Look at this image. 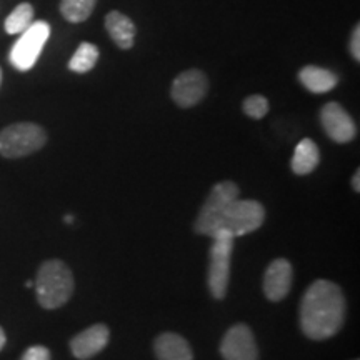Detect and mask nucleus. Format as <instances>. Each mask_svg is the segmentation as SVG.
Segmentation results:
<instances>
[{"label": "nucleus", "instance_id": "1", "mask_svg": "<svg viewBox=\"0 0 360 360\" xmlns=\"http://www.w3.org/2000/svg\"><path fill=\"white\" fill-rule=\"evenodd\" d=\"M238 193V186L231 180L215 184L193 224L195 233L210 238H236L257 231L265 220L262 204L240 200Z\"/></svg>", "mask_w": 360, "mask_h": 360}, {"label": "nucleus", "instance_id": "2", "mask_svg": "<svg viewBox=\"0 0 360 360\" xmlns=\"http://www.w3.org/2000/svg\"><path fill=\"white\" fill-rule=\"evenodd\" d=\"M345 299L340 287L330 281H315L300 304V327L312 340H327L344 326Z\"/></svg>", "mask_w": 360, "mask_h": 360}, {"label": "nucleus", "instance_id": "3", "mask_svg": "<svg viewBox=\"0 0 360 360\" xmlns=\"http://www.w3.org/2000/svg\"><path fill=\"white\" fill-rule=\"evenodd\" d=\"M34 287L39 304L44 309L53 310L70 300L74 294V276L62 260H45L40 265Z\"/></svg>", "mask_w": 360, "mask_h": 360}, {"label": "nucleus", "instance_id": "4", "mask_svg": "<svg viewBox=\"0 0 360 360\" xmlns=\"http://www.w3.org/2000/svg\"><path fill=\"white\" fill-rule=\"evenodd\" d=\"M47 143V132L34 122H17L0 130V155L6 159L35 154Z\"/></svg>", "mask_w": 360, "mask_h": 360}, {"label": "nucleus", "instance_id": "5", "mask_svg": "<svg viewBox=\"0 0 360 360\" xmlns=\"http://www.w3.org/2000/svg\"><path fill=\"white\" fill-rule=\"evenodd\" d=\"M49 37H51V25L47 22H32L29 29L20 34V39L11 49V56H8L11 64L20 72L32 69L37 64Z\"/></svg>", "mask_w": 360, "mask_h": 360}, {"label": "nucleus", "instance_id": "6", "mask_svg": "<svg viewBox=\"0 0 360 360\" xmlns=\"http://www.w3.org/2000/svg\"><path fill=\"white\" fill-rule=\"evenodd\" d=\"M210 247L209 272H207V285L214 299L222 300L227 294L229 278H231V259L233 252L232 237H214Z\"/></svg>", "mask_w": 360, "mask_h": 360}, {"label": "nucleus", "instance_id": "7", "mask_svg": "<svg viewBox=\"0 0 360 360\" xmlns=\"http://www.w3.org/2000/svg\"><path fill=\"white\" fill-rule=\"evenodd\" d=\"M209 90V80L202 70L191 69L177 75L170 89L174 102L182 109L197 105Z\"/></svg>", "mask_w": 360, "mask_h": 360}, {"label": "nucleus", "instance_id": "8", "mask_svg": "<svg viewBox=\"0 0 360 360\" xmlns=\"http://www.w3.org/2000/svg\"><path fill=\"white\" fill-rule=\"evenodd\" d=\"M220 354L224 360H259V349L250 327L237 323L224 335L220 344Z\"/></svg>", "mask_w": 360, "mask_h": 360}, {"label": "nucleus", "instance_id": "9", "mask_svg": "<svg viewBox=\"0 0 360 360\" xmlns=\"http://www.w3.org/2000/svg\"><path fill=\"white\" fill-rule=\"evenodd\" d=\"M321 122L328 137L339 143L350 142L357 132L352 117L337 102H328L322 107Z\"/></svg>", "mask_w": 360, "mask_h": 360}, {"label": "nucleus", "instance_id": "10", "mask_svg": "<svg viewBox=\"0 0 360 360\" xmlns=\"http://www.w3.org/2000/svg\"><path fill=\"white\" fill-rule=\"evenodd\" d=\"M110 330L103 323H96V326L85 328L70 340V350L75 359L87 360L96 357L101 354L105 345L109 344Z\"/></svg>", "mask_w": 360, "mask_h": 360}, {"label": "nucleus", "instance_id": "11", "mask_svg": "<svg viewBox=\"0 0 360 360\" xmlns=\"http://www.w3.org/2000/svg\"><path fill=\"white\" fill-rule=\"evenodd\" d=\"M292 277H294V270H292L289 260H274L264 276V292L267 299L272 302H278L283 297H287L292 287Z\"/></svg>", "mask_w": 360, "mask_h": 360}, {"label": "nucleus", "instance_id": "12", "mask_svg": "<svg viewBox=\"0 0 360 360\" xmlns=\"http://www.w3.org/2000/svg\"><path fill=\"white\" fill-rule=\"evenodd\" d=\"M155 355L159 360H192L193 354L188 342L182 335L165 332L155 339Z\"/></svg>", "mask_w": 360, "mask_h": 360}, {"label": "nucleus", "instance_id": "13", "mask_svg": "<svg viewBox=\"0 0 360 360\" xmlns=\"http://www.w3.org/2000/svg\"><path fill=\"white\" fill-rule=\"evenodd\" d=\"M105 29L110 39L120 49H132L135 40V25L127 15L117 11L109 12L105 17Z\"/></svg>", "mask_w": 360, "mask_h": 360}, {"label": "nucleus", "instance_id": "14", "mask_svg": "<svg viewBox=\"0 0 360 360\" xmlns=\"http://www.w3.org/2000/svg\"><path fill=\"white\" fill-rule=\"evenodd\" d=\"M299 80L309 92L312 94H326L335 87L339 79L334 72L322 69V67L307 65L299 72Z\"/></svg>", "mask_w": 360, "mask_h": 360}, {"label": "nucleus", "instance_id": "15", "mask_svg": "<svg viewBox=\"0 0 360 360\" xmlns=\"http://www.w3.org/2000/svg\"><path fill=\"white\" fill-rule=\"evenodd\" d=\"M321 154H319L317 143L310 139H304L297 143L294 157H292V170L297 175H307L317 169Z\"/></svg>", "mask_w": 360, "mask_h": 360}, {"label": "nucleus", "instance_id": "16", "mask_svg": "<svg viewBox=\"0 0 360 360\" xmlns=\"http://www.w3.org/2000/svg\"><path fill=\"white\" fill-rule=\"evenodd\" d=\"M98 60V49L90 42H82L69 62V69L77 74H87L96 67Z\"/></svg>", "mask_w": 360, "mask_h": 360}, {"label": "nucleus", "instance_id": "17", "mask_svg": "<svg viewBox=\"0 0 360 360\" xmlns=\"http://www.w3.org/2000/svg\"><path fill=\"white\" fill-rule=\"evenodd\" d=\"M97 0H62L60 13L72 24H80L92 15Z\"/></svg>", "mask_w": 360, "mask_h": 360}, {"label": "nucleus", "instance_id": "18", "mask_svg": "<svg viewBox=\"0 0 360 360\" xmlns=\"http://www.w3.org/2000/svg\"><path fill=\"white\" fill-rule=\"evenodd\" d=\"M34 22V7L30 4H20L13 8L11 15L6 19V32L11 35H17L22 34L24 30H27L30 27V24Z\"/></svg>", "mask_w": 360, "mask_h": 360}, {"label": "nucleus", "instance_id": "19", "mask_svg": "<svg viewBox=\"0 0 360 360\" xmlns=\"http://www.w3.org/2000/svg\"><path fill=\"white\" fill-rule=\"evenodd\" d=\"M244 112L252 119H262L269 112V101L264 96H250L244 101Z\"/></svg>", "mask_w": 360, "mask_h": 360}, {"label": "nucleus", "instance_id": "20", "mask_svg": "<svg viewBox=\"0 0 360 360\" xmlns=\"http://www.w3.org/2000/svg\"><path fill=\"white\" fill-rule=\"evenodd\" d=\"M20 360H51V350L44 345H34L25 350Z\"/></svg>", "mask_w": 360, "mask_h": 360}, {"label": "nucleus", "instance_id": "21", "mask_svg": "<svg viewBox=\"0 0 360 360\" xmlns=\"http://www.w3.org/2000/svg\"><path fill=\"white\" fill-rule=\"evenodd\" d=\"M350 53L355 60H360V27L355 25L354 32H352V39H350Z\"/></svg>", "mask_w": 360, "mask_h": 360}, {"label": "nucleus", "instance_id": "22", "mask_svg": "<svg viewBox=\"0 0 360 360\" xmlns=\"http://www.w3.org/2000/svg\"><path fill=\"white\" fill-rule=\"evenodd\" d=\"M352 187L355 192H360V172L359 170H355L354 177H352Z\"/></svg>", "mask_w": 360, "mask_h": 360}, {"label": "nucleus", "instance_id": "23", "mask_svg": "<svg viewBox=\"0 0 360 360\" xmlns=\"http://www.w3.org/2000/svg\"><path fill=\"white\" fill-rule=\"evenodd\" d=\"M6 344H7V335L6 332H4V328L0 327V350L6 347Z\"/></svg>", "mask_w": 360, "mask_h": 360}, {"label": "nucleus", "instance_id": "24", "mask_svg": "<svg viewBox=\"0 0 360 360\" xmlns=\"http://www.w3.org/2000/svg\"><path fill=\"white\" fill-rule=\"evenodd\" d=\"M25 285H27V287H34V282H32V281H27Z\"/></svg>", "mask_w": 360, "mask_h": 360}, {"label": "nucleus", "instance_id": "25", "mask_svg": "<svg viewBox=\"0 0 360 360\" xmlns=\"http://www.w3.org/2000/svg\"><path fill=\"white\" fill-rule=\"evenodd\" d=\"M0 85H2V69H0Z\"/></svg>", "mask_w": 360, "mask_h": 360}]
</instances>
